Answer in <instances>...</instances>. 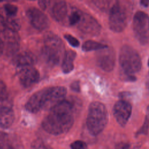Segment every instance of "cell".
<instances>
[{"label": "cell", "mask_w": 149, "mask_h": 149, "mask_svg": "<svg viewBox=\"0 0 149 149\" xmlns=\"http://www.w3.org/2000/svg\"><path fill=\"white\" fill-rule=\"evenodd\" d=\"M64 44L61 38L52 32H47L44 36V44L41 50L43 60L49 66L58 65L64 55Z\"/></svg>", "instance_id": "cell-3"}, {"label": "cell", "mask_w": 149, "mask_h": 149, "mask_svg": "<svg viewBox=\"0 0 149 149\" xmlns=\"http://www.w3.org/2000/svg\"><path fill=\"white\" fill-rule=\"evenodd\" d=\"M148 67H149V59H148Z\"/></svg>", "instance_id": "cell-33"}, {"label": "cell", "mask_w": 149, "mask_h": 149, "mask_svg": "<svg viewBox=\"0 0 149 149\" xmlns=\"http://www.w3.org/2000/svg\"><path fill=\"white\" fill-rule=\"evenodd\" d=\"M22 146L15 137L0 132V149H22Z\"/></svg>", "instance_id": "cell-18"}, {"label": "cell", "mask_w": 149, "mask_h": 149, "mask_svg": "<svg viewBox=\"0 0 149 149\" xmlns=\"http://www.w3.org/2000/svg\"><path fill=\"white\" fill-rule=\"evenodd\" d=\"M8 90L5 83L0 79V101H5L8 98Z\"/></svg>", "instance_id": "cell-25"}, {"label": "cell", "mask_w": 149, "mask_h": 149, "mask_svg": "<svg viewBox=\"0 0 149 149\" xmlns=\"http://www.w3.org/2000/svg\"><path fill=\"white\" fill-rule=\"evenodd\" d=\"M97 55V63L104 71L111 72L115 65L116 55L112 48H107L99 50Z\"/></svg>", "instance_id": "cell-8"}, {"label": "cell", "mask_w": 149, "mask_h": 149, "mask_svg": "<svg viewBox=\"0 0 149 149\" xmlns=\"http://www.w3.org/2000/svg\"><path fill=\"white\" fill-rule=\"evenodd\" d=\"M15 120V113L9 107L0 104V127L9 128Z\"/></svg>", "instance_id": "cell-15"}, {"label": "cell", "mask_w": 149, "mask_h": 149, "mask_svg": "<svg viewBox=\"0 0 149 149\" xmlns=\"http://www.w3.org/2000/svg\"><path fill=\"white\" fill-rule=\"evenodd\" d=\"M66 93V88L63 86L42 88L29 98L25 104V108L34 113L42 109L50 110L65 100Z\"/></svg>", "instance_id": "cell-2"}, {"label": "cell", "mask_w": 149, "mask_h": 149, "mask_svg": "<svg viewBox=\"0 0 149 149\" xmlns=\"http://www.w3.org/2000/svg\"><path fill=\"white\" fill-rule=\"evenodd\" d=\"M108 46L97 42L94 40H87L82 45V50L87 52V51H94V50H101L102 49H104L107 48Z\"/></svg>", "instance_id": "cell-20"}, {"label": "cell", "mask_w": 149, "mask_h": 149, "mask_svg": "<svg viewBox=\"0 0 149 149\" xmlns=\"http://www.w3.org/2000/svg\"><path fill=\"white\" fill-rule=\"evenodd\" d=\"M115 149H131V147L127 143L120 142L116 145Z\"/></svg>", "instance_id": "cell-28"}, {"label": "cell", "mask_w": 149, "mask_h": 149, "mask_svg": "<svg viewBox=\"0 0 149 149\" xmlns=\"http://www.w3.org/2000/svg\"><path fill=\"white\" fill-rule=\"evenodd\" d=\"M35 62V56L31 52L29 51H23L20 52L13 59V63L17 68L33 66Z\"/></svg>", "instance_id": "cell-16"}, {"label": "cell", "mask_w": 149, "mask_h": 149, "mask_svg": "<svg viewBox=\"0 0 149 149\" xmlns=\"http://www.w3.org/2000/svg\"><path fill=\"white\" fill-rule=\"evenodd\" d=\"M149 127V105L147 108V113L145 117L144 122L143 125L141 127V128L137 132L136 135H140V134H147L148 133Z\"/></svg>", "instance_id": "cell-22"}, {"label": "cell", "mask_w": 149, "mask_h": 149, "mask_svg": "<svg viewBox=\"0 0 149 149\" xmlns=\"http://www.w3.org/2000/svg\"><path fill=\"white\" fill-rule=\"evenodd\" d=\"M70 88L73 91L79 92L80 91V86L79 81L76 80L72 83L70 84Z\"/></svg>", "instance_id": "cell-29"}, {"label": "cell", "mask_w": 149, "mask_h": 149, "mask_svg": "<svg viewBox=\"0 0 149 149\" xmlns=\"http://www.w3.org/2000/svg\"><path fill=\"white\" fill-rule=\"evenodd\" d=\"M17 74L21 85L29 87L37 83L40 79V73L33 66L17 68Z\"/></svg>", "instance_id": "cell-9"}, {"label": "cell", "mask_w": 149, "mask_h": 149, "mask_svg": "<svg viewBox=\"0 0 149 149\" xmlns=\"http://www.w3.org/2000/svg\"><path fill=\"white\" fill-rule=\"evenodd\" d=\"M119 62L122 69L127 74H133L140 70L142 66L141 58L133 47L125 45L119 54Z\"/></svg>", "instance_id": "cell-6"}, {"label": "cell", "mask_w": 149, "mask_h": 149, "mask_svg": "<svg viewBox=\"0 0 149 149\" xmlns=\"http://www.w3.org/2000/svg\"><path fill=\"white\" fill-rule=\"evenodd\" d=\"M130 5L126 1H116L112 6L109 16V26L116 33L122 31L127 26L131 15Z\"/></svg>", "instance_id": "cell-5"}, {"label": "cell", "mask_w": 149, "mask_h": 149, "mask_svg": "<svg viewBox=\"0 0 149 149\" xmlns=\"http://www.w3.org/2000/svg\"><path fill=\"white\" fill-rule=\"evenodd\" d=\"M133 30L135 37L142 45L149 42V17L142 11H137L133 18Z\"/></svg>", "instance_id": "cell-7"}, {"label": "cell", "mask_w": 149, "mask_h": 149, "mask_svg": "<svg viewBox=\"0 0 149 149\" xmlns=\"http://www.w3.org/2000/svg\"><path fill=\"white\" fill-rule=\"evenodd\" d=\"M3 46L8 55H14L20 46V37L17 32L5 29L2 32Z\"/></svg>", "instance_id": "cell-13"}, {"label": "cell", "mask_w": 149, "mask_h": 149, "mask_svg": "<svg viewBox=\"0 0 149 149\" xmlns=\"http://www.w3.org/2000/svg\"><path fill=\"white\" fill-rule=\"evenodd\" d=\"M64 38L68 41L69 44L73 47H77L80 45L79 41L76 38H75L74 37H73L70 34H65Z\"/></svg>", "instance_id": "cell-26"}, {"label": "cell", "mask_w": 149, "mask_h": 149, "mask_svg": "<svg viewBox=\"0 0 149 149\" xmlns=\"http://www.w3.org/2000/svg\"><path fill=\"white\" fill-rule=\"evenodd\" d=\"M50 2H51L49 1H39L38 2V3L39 6L42 10H45L47 8L48 6L49 5Z\"/></svg>", "instance_id": "cell-30"}, {"label": "cell", "mask_w": 149, "mask_h": 149, "mask_svg": "<svg viewBox=\"0 0 149 149\" xmlns=\"http://www.w3.org/2000/svg\"><path fill=\"white\" fill-rule=\"evenodd\" d=\"M2 9L6 13L12 16H16L18 10L17 7L16 5L9 3L5 4Z\"/></svg>", "instance_id": "cell-24"}, {"label": "cell", "mask_w": 149, "mask_h": 149, "mask_svg": "<svg viewBox=\"0 0 149 149\" xmlns=\"http://www.w3.org/2000/svg\"><path fill=\"white\" fill-rule=\"evenodd\" d=\"M74 107L73 103L64 100L49 110L41 125L47 133L59 135L69 131L74 123Z\"/></svg>", "instance_id": "cell-1"}, {"label": "cell", "mask_w": 149, "mask_h": 149, "mask_svg": "<svg viewBox=\"0 0 149 149\" xmlns=\"http://www.w3.org/2000/svg\"><path fill=\"white\" fill-rule=\"evenodd\" d=\"M4 49V46H3V42L2 40L0 38V55L2 53V51Z\"/></svg>", "instance_id": "cell-32"}, {"label": "cell", "mask_w": 149, "mask_h": 149, "mask_svg": "<svg viewBox=\"0 0 149 149\" xmlns=\"http://www.w3.org/2000/svg\"><path fill=\"white\" fill-rule=\"evenodd\" d=\"M132 113V106L129 102L120 100L117 101L113 107V116L118 123L124 127L127 123Z\"/></svg>", "instance_id": "cell-11"}, {"label": "cell", "mask_w": 149, "mask_h": 149, "mask_svg": "<svg viewBox=\"0 0 149 149\" xmlns=\"http://www.w3.org/2000/svg\"><path fill=\"white\" fill-rule=\"evenodd\" d=\"M31 149H52V148L42 140L37 139L32 143Z\"/></svg>", "instance_id": "cell-23"}, {"label": "cell", "mask_w": 149, "mask_h": 149, "mask_svg": "<svg viewBox=\"0 0 149 149\" xmlns=\"http://www.w3.org/2000/svg\"><path fill=\"white\" fill-rule=\"evenodd\" d=\"M140 3H141L143 6L147 7V6H148V5H149V1H148V0H143V1H140Z\"/></svg>", "instance_id": "cell-31"}, {"label": "cell", "mask_w": 149, "mask_h": 149, "mask_svg": "<svg viewBox=\"0 0 149 149\" xmlns=\"http://www.w3.org/2000/svg\"><path fill=\"white\" fill-rule=\"evenodd\" d=\"M71 149H86V144L81 140H77L70 144Z\"/></svg>", "instance_id": "cell-27"}, {"label": "cell", "mask_w": 149, "mask_h": 149, "mask_svg": "<svg viewBox=\"0 0 149 149\" xmlns=\"http://www.w3.org/2000/svg\"><path fill=\"white\" fill-rule=\"evenodd\" d=\"M26 15L31 24L37 30H44L49 26V20L47 16L36 8H29L26 11Z\"/></svg>", "instance_id": "cell-12"}, {"label": "cell", "mask_w": 149, "mask_h": 149, "mask_svg": "<svg viewBox=\"0 0 149 149\" xmlns=\"http://www.w3.org/2000/svg\"><path fill=\"white\" fill-rule=\"evenodd\" d=\"M108 120V113L104 104L100 102H91L88 107L86 126L93 136L99 134L105 129Z\"/></svg>", "instance_id": "cell-4"}, {"label": "cell", "mask_w": 149, "mask_h": 149, "mask_svg": "<svg viewBox=\"0 0 149 149\" xmlns=\"http://www.w3.org/2000/svg\"><path fill=\"white\" fill-rule=\"evenodd\" d=\"M76 56L75 51L69 49L65 51V54L62 58V69L63 73H69L73 70L74 68V61Z\"/></svg>", "instance_id": "cell-19"}, {"label": "cell", "mask_w": 149, "mask_h": 149, "mask_svg": "<svg viewBox=\"0 0 149 149\" xmlns=\"http://www.w3.org/2000/svg\"><path fill=\"white\" fill-rule=\"evenodd\" d=\"M77 28L83 33L91 36H97L100 34L101 27L97 20L90 15L81 12V19L77 24Z\"/></svg>", "instance_id": "cell-10"}, {"label": "cell", "mask_w": 149, "mask_h": 149, "mask_svg": "<svg viewBox=\"0 0 149 149\" xmlns=\"http://www.w3.org/2000/svg\"><path fill=\"white\" fill-rule=\"evenodd\" d=\"M68 5L65 1H59L55 2L51 9V14L57 22H62L68 17Z\"/></svg>", "instance_id": "cell-17"}, {"label": "cell", "mask_w": 149, "mask_h": 149, "mask_svg": "<svg viewBox=\"0 0 149 149\" xmlns=\"http://www.w3.org/2000/svg\"><path fill=\"white\" fill-rule=\"evenodd\" d=\"M0 22L5 29L17 32L21 27L19 19L16 16H12L6 13L3 9H0Z\"/></svg>", "instance_id": "cell-14"}, {"label": "cell", "mask_w": 149, "mask_h": 149, "mask_svg": "<svg viewBox=\"0 0 149 149\" xmlns=\"http://www.w3.org/2000/svg\"><path fill=\"white\" fill-rule=\"evenodd\" d=\"M81 12L82 11L79 9H72L69 15H68L69 24L71 26H77V24L80 20Z\"/></svg>", "instance_id": "cell-21"}]
</instances>
